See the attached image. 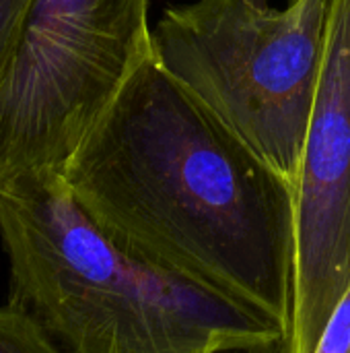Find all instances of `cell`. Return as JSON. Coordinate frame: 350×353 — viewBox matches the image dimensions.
<instances>
[{
  "label": "cell",
  "mask_w": 350,
  "mask_h": 353,
  "mask_svg": "<svg viewBox=\"0 0 350 353\" xmlns=\"http://www.w3.org/2000/svg\"><path fill=\"white\" fill-rule=\"evenodd\" d=\"M62 174L126 256L289 337L295 188L155 54L132 72Z\"/></svg>",
  "instance_id": "cell-1"
},
{
  "label": "cell",
  "mask_w": 350,
  "mask_h": 353,
  "mask_svg": "<svg viewBox=\"0 0 350 353\" xmlns=\"http://www.w3.org/2000/svg\"><path fill=\"white\" fill-rule=\"evenodd\" d=\"M8 304L62 353H227L285 347L276 325L126 256L62 170L0 180Z\"/></svg>",
  "instance_id": "cell-2"
},
{
  "label": "cell",
  "mask_w": 350,
  "mask_h": 353,
  "mask_svg": "<svg viewBox=\"0 0 350 353\" xmlns=\"http://www.w3.org/2000/svg\"><path fill=\"white\" fill-rule=\"evenodd\" d=\"M334 0H192L153 29L159 64L252 145L293 188L320 77Z\"/></svg>",
  "instance_id": "cell-3"
},
{
  "label": "cell",
  "mask_w": 350,
  "mask_h": 353,
  "mask_svg": "<svg viewBox=\"0 0 350 353\" xmlns=\"http://www.w3.org/2000/svg\"><path fill=\"white\" fill-rule=\"evenodd\" d=\"M151 0H31L0 81V180L62 170L153 54Z\"/></svg>",
  "instance_id": "cell-4"
},
{
  "label": "cell",
  "mask_w": 350,
  "mask_h": 353,
  "mask_svg": "<svg viewBox=\"0 0 350 353\" xmlns=\"http://www.w3.org/2000/svg\"><path fill=\"white\" fill-rule=\"evenodd\" d=\"M295 209V294L285 353H314L350 288V0H334Z\"/></svg>",
  "instance_id": "cell-5"
},
{
  "label": "cell",
  "mask_w": 350,
  "mask_h": 353,
  "mask_svg": "<svg viewBox=\"0 0 350 353\" xmlns=\"http://www.w3.org/2000/svg\"><path fill=\"white\" fill-rule=\"evenodd\" d=\"M0 353H62L39 325L14 308L12 304L0 306Z\"/></svg>",
  "instance_id": "cell-6"
},
{
  "label": "cell",
  "mask_w": 350,
  "mask_h": 353,
  "mask_svg": "<svg viewBox=\"0 0 350 353\" xmlns=\"http://www.w3.org/2000/svg\"><path fill=\"white\" fill-rule=\"evenodd\" d=\"M31 0H0V81L10 64Z\"/></svg>",
  "instance_id": "cell-7"
},
{
  "label": "cell",
  "mask_w": 350,
  "mask_h": 353,
  "mask_svg": "<svg viewBox=\"0 0 350 353\" xmlns=\"http://www.w3.org/2000/svg\"><path fill=\"white\" fill-rule=\"evenodd\" d=\"M314 353H350V288L328 321Z\"/></svg>",
  "instance_id": "cell-8"
},
{
  "label": "cell",
  "mask_w": 350,
  "mask_h": 353,
  "mask_svg": "<svg viewBox=\"0 0 350 353\" xmlns=\"http://www.w3.org/2000/svg\"><path fill=\"white\" fill-rule=\"evenodd\" d=\"M227 353H285V347H270V350H248V352H227Z\"/></svg>",
  "instance_id": "cell-9"
},
{
  "label": "cell",
  "mask_w": 350,
  "mask_h": 353,
  "mask_svg": "<svg viewBox=\"0 0 350 353\" xmlns=\"http://www.w3.org/2000/svg\"><path fill=\"white\" fill-rule=\"evenodd\" d=\"M254 4H258V6H268V0H252Z\"/></svg>",
  "instance_id": "cell-10"
}]
</instances>
